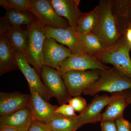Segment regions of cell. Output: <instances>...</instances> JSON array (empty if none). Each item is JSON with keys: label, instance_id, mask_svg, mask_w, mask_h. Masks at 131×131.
<instances>
[{"label": "cell", "instance_id": "484cf974", "mask_svg": "<svg viewBox=\"0 0 131 131\" xmlns=\"http://www.w3.org/2000/svg\"><path fill=\"white\" fill-rule=\"evenodd\" d=\"M68 103L75 112H78L80 114L83 112L88 105L86 100L80 96L70 98L68 101Z\"/></svg>", "mask_w": 131, "mask_h": 131}, {"label": "cell", "instance_id": "4316f807", "mask_svg": "<svg viewBox=\"0 0 131 131\" xmlns=\"http://www.w3.org/2000/svg\"><path fill=\"white\" fill-rule=\"evenodd\" d=\"M74 108L69 104H62L58 107L56 110V113L68 117H75L77 116Z\"/></svg>", "mask_w": 131, "mask_h": 131}, {"label": "cell", "instance_id": "30bf717a", "mask_svg": "<svg viewBox=\"0 0 131 131\" xmlns=\"http://www.w3.org/2000/svg\"><path fill=\"white\" fill-rule=\"evenodd\" d=\"M72 54L68 47L58 43L54 39L46 38L45 39L42 50L44 66L58 71L64 61Z\"/></svg>", "mask_w": 131, "mask_h": 131}, {"label": "cell", "instance_id": "8992f818", "mask_svg": "<svg viewBox=\"0 0 131 131\" xmlns=\"http://www.w3.org/2000/svg\"><path fill=\"white\" fill-rule=\"evenodd\" d=\"M43 82L60 105L68 103L72 98L62 76L56 69L44 66L40 74Z\"/></svg>", "mask_w": 131, "mask_h": 131}, {"label": "cell", "instance_id": "3957f363", "mask_svg": "<svg viewBox=\"0 0 131 131\" xmlns=\"http://www.w3.org/2000/svg\"><path fill=\"white\" fill-rule=\"evenodd\" d=\"M131 46L125 36L114 45L105 48L99 58L102 63L112 64L119 73L131 78V60L129 52Z\"/></svg>", "mask_w": 131, "mask_h": 131}, {"label": "cell", "instance_id": "cb8c5ba5", "mask_svg": "<svg viewBox=\"0 0 131 131\" xmlns=\"http://www.w3.org/2000/svg\"><path fill=\"white\" fill-rule=\"evenodd\" d=\"M4 17L10 26H21L30 24L35 15L28 11L11 9L6 11Z\"/></svg>", "mask_w": 131, "mask_h": 131}, {"label": "cell", "instance_id": "2e32d148", "mask_svg": "<svg viewBox=\"0 0 131 131\" xmlns=\"http://www.w3.org/2000/svg\"><path fill=\"white\" fill-rule=\"evenodd\" d=\"M55 11L61 17L66 19L70 26L76 29L78 21L83 13L79 8L80 0H50Z\"/></svg>", "mask_w": 131, "mask_h": 131}, {"label": "cell", "instance_id": "ffe728a7", "mask_svg": "<svg viewBox=\"0 0 131 131\" xmlns=\"http://www.w3.org/2000/svg\"><path fill=\"white\" fill-rule=\"evenodd\" d=\"M114 94V98L108 105L105 112L101 114V122L106 121H115L124 117V110L129 105L126 96V91Z\"/></svg>", "mask_w": 131, "mask_h": 131}, {"label": "cell", "instance_id": "7402d4cb", "mask_svg": "<svg viewBox=\"0 0 131 131\" xmlns=\"http://www.w3.org/2000/svg\"><path fill=\"white\" fill-rule=\"evenodd\" d=\"M78 35L84 52L99 59L105 49L99 39L92 33L81 34L78 33Z\"/></svg>", "mask_w": 131, "mask_h": 131}, {"label": "cell", "instance_id": "5b68a950", "mask_svg": "<svg viewBox=\"0 0 131 131\" xmlns=\"http://www.w3.org/2000/svg\"><path fill=\"white\" fill-rule=\"evenodd\" d=\"M101 71L71 70L64 74L63 79L71 96H80L99 79Z\"/></svg>", "mask_w": 131, "mask_h": 131}, {"label": "cell", "instance_id": "603a6c76", "mask_svg": "<svg viewBox=\"0 0 131 131\" xmlns=\"http://www.w3.org/2000/svg\"><path fill=\"white\" fill-rule=\"evenodd\" d=\"M99 9L98 6L93 10L83 13L78 21L76 30L81 34L91 33L96 27L98 21Z\"/></svg>", "mask_w": 131, "mask_h": 131}, {"label": "cell", "instance_id": "8fae6325", "mask_svg": "<svg viewBox=\"0 0 131 131\" xmlns=\"http://www.w3.org/2000/svg\"><path fill=\"white\" fill-rule=\"evenodd\" d=\"M110 68L102 63L98 58L83 53L72 54L64 61L58 71L62 76L71 70H106Z\"/></svg>", "mask_w": 131, "mask_h": 131}, {"label": "cell", "instance_id": "9a60e30c", "mask_svg": "<svg viewBox=\"0 0 131 131\" xmlns=\"http://www.w3.org/2000/svg\"><path fill=\"white\" fill-rule=\"evenodd\" d=\"M114 96V93L112 94L111 96L106 94L95 95L86 109L78 115L82 126L84 124L101 121L102 110L109 104Z\"/></svg>", "mask_w": 131, "mask_h": 131}, {"label": "cell", "instance_id": "4fadbf2b", "mask_svg": "<svg viewBox=\"0 0 131 131\" xmlns=\"http://www.w3.org/2000/svg\"><path fill=\"white\" fill-rule=\"evenodd\" d=\"M30 95L19 92H0V117L7 116L28 107Z\"/></svg>", "mask_w": 131, "mask_h": 131}, {"label": "cell", "instance_id": "ac0fdd59", "mask_svg": "<svg viewBox=\"0 0 131 131\" xmlns=\"http://www.w3.org/2000/svg\"><path fill=\"white\" fill-rule=\"evenodd\" d=\"M33 121L30 110L26 107L0 117V126L10 127L18 131H28Z\"/></svg>", "mask_w": 131, "mask_h": 131}, {"label": "cell", "instance_id": "277c9868", "mask_svg": "<svg viewBox=\"0 0 131 131\" xmlns=\"http://www.w3.org/2000/svg\"><path fill=\"white\" fill-rule=\"evenodd\" d=\"M44 24L35 16L32 22L27 26L29 36L28 63L32 65L40 76V71L44 66L42 50L46 38L43 28Z\"/></svg>", "mask_w": 131, "mask_h": 131}, {"label": "cell", "instance_id": "7a4b0ae2", "mask_svg": "<svg viewBox=\"0 0 131 131\" xmlns=\"http://www.w3.org/2000/svg\"><path fill=\"white\" fill-rule=\"evenodd\" d=\"M131 90V78L119 73L114 68L102 70L99 79L83 93L93 96L101 91L112 94Z\"/></svg>", "mask_w": 131, "mask_h": 131}, {"label": "cell", "instance_id": "d6a6232c", "mask_svg": "<svg viewBox=\"0 0 131 131\" xmlns=\"http://www.w3.org/2000/svg\"><path fill=\"white\" fill-rule=\"evenodd\" d=\"M126 96L127 102L129 104H131V91H126Z\"/></svg>", "mask_w": 131, "mask_h": 131}, {"label": "cell", "instance_id": "f546056e", "mask_svg": "<svg viewBox=\"0 0 131 131\" xmlns=\"http://www.w3.org/2000/svg\"><path fill=\"white\" fill-rule=\"evenodd\" d=\"M102 131H118L115 121H106L101 122Z\"/></svg>", "mask_w": 131, "mask_h": 131}, {"label": "cell", "instance_id": "5bb4252c", "mask_svg": "<svg viewBox=\"0 0 131 131\" xmlns=\"http://www.w3.org/2000/svg\"><path fill=\"white\" fill-rule=\"evenodd\" d=\"M30 100L28 107L33 120L45 123L57 114L56 111L58 106L49 103L33 90L30 89Z\"/></svg>", "mask_w": 131, "mask_h": 131}, {"label": "cell", "instance_id": "83f0119b", "mask_svg": "<svg viewBox=\"0 0 131 131\" xmlns=\"http://www.w3.org/2000/svg\"><path fill=\"white\" fill-rule=\"evenodd\" d=\"M28 131H53L45 123L37 121H33Z\"/></svg>", "mask_w": 131, "mask_h": 131}, {"label": "cell", "instance_id": "ba28073f", "mask_svg": "<svg viewBox=\"0 0 131 131\" xmlns=\"http://www.w3.org/2000/svg\"><path fill=\"white\" fill-rule=\"evenodd\" d=\"M30 12L45 26L62 28L70 27L68 20L57 13L49 0H31Z\"/></svg>", "mask_w": 131, "mask_h": 131}, {"label": "cell", "instance_id": "d6986e66", "mask_svg": "<svg viewBox=\"0 0 131 131\" xmlns=\"http://www.w3.org/2000/svg\"><path fill=\"white\" fill-rule=\"evenodd\" d=\"M130 1L112 0V8L118 32L120 37L124 36L130 24L129 9Z\"/></svg>", "mask_w": 131, "mask_h": 131}, {"label": "cell", "instance_id": "1f68e13d", "mask_svg": "<svg viewBox=\"0 0 131 131\" xmlns=\"http://www.w3.org/2000/svg\"><path fill=\"white\" fill-rule=\"evenodd\" d=\"M0 131H18L16 129L10 127L0 126Z\"/></svg>", "mask_w": 131, "mask_h": 131}, {"label": "cell", "instance_id": "52a82bcc", "mask_svg": "<svg viewBox=\"0 0 131 131\" xmlns=\"http://www.w3.org/2000/svg\"><path fill=\"white\" fill-rule=\"evenodd\" d=\"M9 24L5 17L1 19L0 25V75L19 69L16 54L7 34Z\"/></svg>", "mask_w": 131, "mask_h": 131}, {"label": "cell", "instance_id": "44dd1931", "mask_svg": "<svg viewBox=\"0 0 131 131\" xmlns=\"http://www.w3.org/2000/svg\"><path fill=\"white\" fill-rule=\"evenodd\" d=\"M45 123L53 131H76L82 126L78 115L70 117L58 114Z\"/></svg>", "mask_w": 131, "mask_h": 131}, {"label": "cell", "instance_id": "f1b7e54d", "mask_svg": "<svg viewBox=\"0 0 131 131\" xmlns=\"http://www.w3.org/2000/svg\"><path fill=\"white\" fill-rule=\"evenodd\" d=\"M118 131H131V123L124 117L120 118L115 121Z\"/></svg>", "mask_w": 131, "mask_h": 131}, {"label": "cell", "instance_id": "e575fe53", "mask_svg": "<svg viewBox=\"0 0 131 131\" xmlns=\"http://www.w3.org/2000/svg\"><path fill=\"white\" fill-rule=\"evenodd\" d=\"M131 28V24H130V26H129V28Z\"/></svg>", "mask_w": 131, "mask_h": 131}, {"label": "cell", "instance_id": "e0dca14e", "mask_svg": "<svg viewBox=\"0 0 131 131\" xmlns=\"http://www.w3.org/2000/svg\"><path fill=\"white\" fill-rule=\"evenodd\" d=\"M7 34L10 43L16 53L22 54L28 62L29 36L24 26H12L8 25Z\"/></svg>", "mask_w": 131, "mask_h": 131}, {"label": "cell", "instance_id": "9c48e42d", "mask_svg": "<svg viewBox=\"0 0 131 131\" xmlns=\"http://www.w3.org/2000/svg\"><path fill=\"white\" fill-rule=\"evenodd\" d=\"M43 30L46 38L54 39L61 44L66 46L73 54L85 53L75 28L70 26L62 28L45 26Z\"/></svg>", "mask_w": 131, "mask_h": 131}, {"label": "cell", "instance_id": "7c38bea8", "mask_svg": "<svg viewBox=\"0 0 131 131\" xmlns=\"http://www.w3.org/2000/svg\"><path fill=\"white\" fill-rule=\"evenodd\" d=\"M15 54L19 69L26 79L30 89L37 92L47 101L50 100L54 96L41 81L40 76L36 70L31 67L22 54L16 52Z\"/></svg>", "mask_w": 131, "mask_h": 131}, {"label": "cell", "instance_id": "4dcf8cb0", "mask_svg": "<svg viewBox=\"0 0 131 131\" xmlns=\"http://www.w3.org/2000/svg\"><path fill=\"white\" fill-rule=\"evenodd\" d=\"M125 37L129 44L131 46V28H128L126 32L125 35H124Z\"/></svg>", "mask_w": 131, "mask_h": 131}, {"label": "cell", "instance_id": "d4e9b609", "mask_svg": "<svg viewBox=\"0 0 131 131\" xmlns=\"http://www.w3.org/2000/svg\"><path fill=\"white\" fill-rule=\"evenodd\" d=\"M0 5L6 11L16 9L30 12L31 0H1Z\"/></svg>", "mask_w": 131, "mask_h": 131}, {"label": "cell", "instance_id": "836d02e7", "mask_svg": "<svg viewBox=\"0 0 131 131\" xmlns=\"http://www.w3.org/2000/svg\"><path fill=\"white\" fill-rule=\"evenodd\" d=\"M129 18H130V24H131V1H130V7H129Z\"/></svg>", "mask_w": 131, "mask_h": 131}, {"label": "cell", "instance_id": "6da1fadb", "mask_svg": "<svg viewBox=\"0 0 131 131\" xmlns=\"http://www.w3.org/2000/svg\"><path fill=\"white\" fill-rule=\"evenodd\" d=\"M96 27L91 33L96 35L105 48L115 44L120 36L112 10V0H101Z\"/></svg>", "mask_w": 131, "mask_h": 131}]
</instances>
